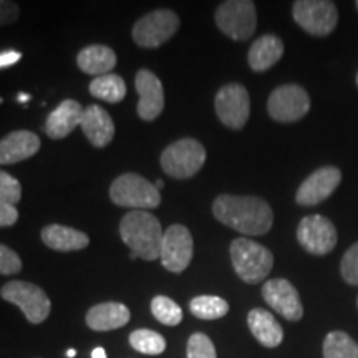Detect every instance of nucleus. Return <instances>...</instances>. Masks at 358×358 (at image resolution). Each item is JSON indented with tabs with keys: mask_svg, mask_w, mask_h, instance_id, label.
I'll return each instance as SVG.
<instances>
[{
	"mask_svg": "<svg viewBox=\"0 0 358 358\" xmlns=\"http://www.w3.org/2000/svg\"><path fill=\"white\" fill-rule=\"evenodd\" d=\"M213 214L219 222L245 236H264L274 224V213L257 196L221 194L213 203Z\"/></svg>",
	"mask_w": 358,
	"mask_h": 358,
	"instance_id": "f257e3e1",
	"label": "nucleus"
},
{
	"mask_svg": "<svg viewBox=\"0 0 358 358\" xmlns=\"http://www.w3.org/2000/svg\"><path fill=\"white\" fill-rule=\"evenodd\" d=\"M120 236L131 252L143 261H156L161 256L164 232L158 217L146 211H129L120 222Z\"/></svg>",
	"mask_w": 358,
	"mask_h": 358,
	"instance_id": "f03ea898",
	"label": "nucleus"
},
{
	"mask_svg": "<svg viewBox=\"0 0 358 358\" xmlns=\"http://www.w3.org/2000/svg\"><path fill=\"white\" fill-rule=\"evenodd\" d=\"M231 261L236 274L248 284L262 282L274 267V256L271 250L248 237L232 241Z\"/></svg>",
	"mask_w": 358,
	"mask_h": 358,
	"instance_id": "7ed1b4c3",
	"label": "nucleus"
},
{
	"mask_svg": "<svg viewBox=\"0 0 358 358\" xmlns=\"http://www.w3.org/2000/svg\"><path fill=\"white\" fill-rule=\"evenodd\" d=\"M110 199L120 208L133 211L155 209L161 204V194L156 186L136 173H124L116 178L110 186Z\"/></svg>",
	"mask_w": 358,
	"mask_h": 358,
	"instance_id": "20e7f679",
	"label": "nucleus"
},
{
	"mask_svg": "<svg viewBox=\"0 0 358 358\" xmlns=\"http://www.w3.org/2000/svg\"><path fill=\"white\" fill-rule=\"evenodd\" d=\"M163 171L174 179H189L206 163V150L198 140L182 138L164 148L159 158Z\"/></svg>",
	"mask_w": 358,
	"mask_h": 358,
	"instance_id": "39448f33",
	"label": "nucleus"
},
{
	"mask_svg": "<svg viewBox=\"0 0 358 358\" xmlns=\"http://www.w3.org/2000/svg\"><path fill=\"white\" fill-rule=\"evenodd\" d=\"M0 297L6 302L17 306L25 315L30 324L37 325L47 320L50 315L52 302L43 289L32 282L25 280H10L2 285Z\"/></svg>",
	"mask_w": 358,
	"mask_h": 358,
	"instance_id": "423d86ee",
	"label": "nucleus"
},
{
	"mask_svg": "<svg viewBox=\"0 0 358 358\" xmlns=\"http://www.w3.org/2000/svg\"><path fill=\"white\" fill-rule=\"evenodd\" d=\"M216 25L224 35L244 42L252 37L257 27L256 6L250 0H227L222 2L216 10Z\"/></svg>",
	"mask_w": 358,
	"mask_h": 358,
	"instance_id": "0eeeda50",
	"label": "nucleus"
},
{
	"mask_svg": "<svg viewBox=\"0 0 358 358\" xmlns=\"http://www.w3.org/2000/svg\"><path fill=\"white\" fill-rule=\"evenodd\" d=\"M179 29V17L176 12L168 8H159L143 15L133 25V40L138 47L158 48L166 43Z\"/></svg>",
	"mask_w": 358,
	"mask_h": 358,
	"instance_id": "6e6552de",
	"label": "nucleus"
},
{
	"mask_svg": "<svg viewBox=\"0 0 358 358\" xmlns=\"http://www.w3.org/2000/svg\"><path fill=\"white\" fill-rule=\"evenodd\" d=\"M294 20L307 34L325 37L332 34L338 22V10L329 0H297L292 7Z\"/></svg>",
	"mask_w": 358,
	"mask_h": 358,
	"instance_id": "1a4fd4ad",
	"label": "nucleus"
},
{
	"mask_svg": "<svg viewBox=\"0 0 358 358\" xmlns=\"http://www.w3.org/2000/svg\"><path fill=\"white\" fill-rule=\"evenodd\" d=\"M214 108L224 127L243 129L250 115L249 92L241 83H229L216 93Z\"/></svg>",
	"mask_w": 358,
	"mask_h": 358,
	"instance_id": "9d476101",
	"label": "nucleus"
},
{
	"mask_svg": "<svg viewBox=\"0 0 358 358\" xmlns=\"http://www.w3.org/2000/svg\"><path fill=\"white\" fill-rule=\"evenodd\" d=\"M310 110L308 93L299 85H282L271 93L267 111L279 123H294L302 120Z\"/></svg>",
	"mask_w": 358,
	"mask_h": 358,
	"instance_id": "9b49d317",
	"label": "nucleus"
},
{
	"mask_svg": "<svg viewBox=\"0 0 358 358\" xmlns=\"http://www.w3.org/2000/svg\"><path fill=\"white\" fill-rule=\"evenodd\" d=\"M194 243L189 229L182 224H173L164 231L163 244H161L159 261L164 268L173 274H181L191 264Z\"/></svg>",
	"mask_w": 358,
	"mask_h": 358,
	"instance_id": "f8f14e48",
	"label": "nucleus"
},
{
	"mask_svg": "<svg viewBox=\"0 0 358 358\" xmlns=\"http://www.w3.org/2000/svg\"><path fill=\"white\" fill-rule=\"evenodd\" d=\"M297 239L307 252L313 256H325L337 245L338 234L330 219L320 214L306 216L299 222Z\"/></svg>",
	"mask_w": 358,
	"mask_h": 358,
	"instance_id": "ddd939ff",
	"label": "nucleus"
},
{
	"mask_svg": "<svg viewBox=\"0 0 358 358\" xmlns=\"http://www.w3.org/2000/svg\"><path fill=\"white\" fill-rule=\"evenodd\" d=\"M262 297L272 310L287 319L299 322L303 317V307L297 289L285 279H271L264 284Z\"/></svg>",
	"mask_w": 358,
	"mask_h": 358,
	"instance_id": "4468645a",
	"label": "nucleus"
},
{
	"mask_svg": "<svg viewBox=\"0 0 358 358\" xmlns=\"http://www.w3.org/2000/svg\"><path fill=\"white\" fill-rule=\"evenodd\" d=\"M138 96V116L145 122H153L163 113L164 108V90L161 80L151 70L141 69L134 78Z\"/></svg>",
	"mask_w": 358,
	"mask_h": 358,
	"instance_id": "2eb2a0df",
	"label": "nucleus"
},
{
	"mask_svg": "<svg viewBox=\"0 0 358 358\" xmlns=\"http://www.w3.org/2000/svg\"><path fill=\"white\" fill-rule=\"evenodd\" d=\"M342 181V171L335 166H325L313 171L295 194V201L301 206H315L330 198Z\"/></svg>",
	"mask_w": 358,
	"mask_h": 358,
	"instance_id": "dca6fc26",
	"label": "nucleus"
},
{
	"mask_svg": "<svg viewBox=\"0 0 358 358\" xmlns=\"http://www.w3.org/2000/svg\"><path fill=\"white\" fill-rule=\"evenodd\" d=\"M40 150V138L27 129H17L0 140V164H15L32 158Z\"/></svg>",
	"mask_w": 358,
	"mask_h": 358,
	"instance_id": "f3484780",
	"label": "nucleus"
},
{
	"mask_svg": "<svg viewBox=\"0 0 358 358\" xmlns=\"http://www.w3.org/2000/svg\"><path fill=\"white\" fill-rule=\"evenodd\" d=\"M80 128L88 138L90 145L95 148L108 146L115 138V123L111 116L100 105H90L85 108Z\"/></svg>",
	"mask_w": 358,
	"mask_h": 358,
	"instance_id": "a211bd4d",
	"label": "nucleus"
},
{
	"mask_svg": "<svg viewBox=\"0 0 358 358\" xmlns=\"http://www.w3.org/2000/svg\"><path fill=\"white\" fill-rule=\"evenodd\" d=\"M83 111L85 110L78 101L64 100L48 115L43 131L52 140H64L75 128L80 127Z\"/></svg>",
	"mask_w": 358,
	"mask_h": 358,
	"instance_id": "6ab92c4d",
	"label": "nucleus"
},
{
	"mask_svg": "<svg viewBox=\"0 0 358 358\" xmlns=\"http://www.w3.org/2000/svg\"><path fill=\"white\" fill-rule=\"evenodd\" d=\"M131 319V312L124 303L103 302L93 306L87 312V325L95 332H110V330L122 329Z\"/></svg>",
	"mask_w": 358,
	"mask_h": 358,
	"instance_id": "aec40b11",
	"label": "nucleus"
},
{
	"mask_svg": "<svg viewBox=\"0 0 358 358\" xmlns=\"http://www.w3.org/2000/svg\"><path fill=\"white\" fill-rule=\"evenodd\" d=\"M43 244L47 248L58 252H73V250H82L88 248L90 237L85 232L75 229V227L62 226V224H50L45 226L42 232Z\"/></svg>",
	"mask_w": 358,
	"mask_h": 358,
	"instance_id": "412c9836",
	"label": "nucleus"
},
{
	"mask_svg": "<svg viewBox=\"0 0 358 358\" xmlns=\"http://www.w3.org/2000/svg\"><path fill=\"white\" fill-rule=\"evenodd\" d=\"M284 55V42L277 35L267 34L250 45L248 55L249 66L257 73L272 69Z\"/></svg>",
	"mask_w": 358,
	"mask_h": 358,
	"instance_id": "4be33fe9",
	"label": "nucleus"
},
{
	"mask_svg": "<svg viewBox=\"0 0 358 358\" xmlns=\"http://www.w3.org/2000/svg\"><path fill=\"white\" fill-rule=\"evenodd\" d=\"M248 325L261 345L267 348L279 347L284 340V330L275 317L264 308H252L248 315Z\"/></svg>",
	"mask_w": 358,
	"mask_h": 358,
	"instance_id": "5701e85b",
	"label": "nucleus"
},
{
	"mask_svg": "<svg viewBox=\"0 0 358 358\" xmlns=\"http://www.w3.org/2000/svg\"><path fill=\"white\" fill-rule=\"evenodd\" d=\"M116 62V53L106 45H88L77 55L78 69L87 75H95V78L115 70Z\"/></svg>",
	"mask_w": 358,
	"mask_h": 358,
	"instance_id": "b1692460",
	"label": "nucleus"
},
{
	"mask_svg": "<svg viewBox=\"0 0 358 358\" xmlns=\"http://www.w3.org/2000/svg\"><path fill=\"white\" fill-rule=\"evenodd\" d=\"M90 93L106 103H120L127 96V83L120 75L108 73L92 80Z\"/></svg>",
	"mask_w": 358,
	"mask_h": 358,
	"instance_id": "393cba45",
	"label": "nucleus"
},
{
	"mask_svg": "<svg viewBox=\"0 0 358 358\" xmlns=\"http://www.w3.org/2000/svg\"><path fill=\"white\" fill-rule=\"evenodd\" d=\"M189 310L201 320H217L227 315L229 303L216 295H199L189 302Z\"/></svg>",
	"mask_w": 358,
	"mask_h": 358,
	"instance_id": "a878e982",
	"label": "nucleus"
},
{
	"mask_svg": "<svg viewBox=\"0 0 358 358\" xmlns=\"http://www.w3.org/2000/svg\"><path fill=\"white\" fill-rule=\"evenodd\" d=\"M324 358H358V345L345 332H330L324 340Z\"/></svg>",
	"mask_w": 358,
	"mask_h": 358,
	"instance_id": "bb28decb",
	"label": "nucleus"
},
{
	"mask_svg": "<svg viewBox=\"0 0 358 358\" xmlns=\"http://www.w3.org/2000/svg\"><path fill=\"white\" fill-rule=\"evenodd\" d=\"M129 345L145 355H161L166 350V340L155 330L138 329L129 335Z\"/></svg>",
	"mask_w": 358,
	"mask_h": 358,
	"instance_id": "cd10ccee",
	"label": "nucleus"
},
{
	"mask_svg": "<svg viewBox=\"0 0 358 358\" xmlns=\"http://www.w3.org/2000/svg\"><path fill=\"white\" fill-rule=\"evenodd\" d=\"M151 313L156 320L168 327H176L182 322L181 307L166 295H156L151 301Z\"/></svg>",
	"mask_w": 358,
	"mask_h": 358,
	"instance_id": "c85d7f7f",
	"label": "nucleus"
},
{
	"mask_svg": "<svg viewBox=\"0 0 358 358\" xmlns=\"http://www.w3.org/2000/svg\"><path fill=\"white\" fill-rule=\"evenodd\" d=\"M187 358H217L211 338L204 334H192L187 340Z\"/></svg>",
	"mask_w": 358,
	"mask_h": 358,
	"instance_id": "c756f323",
	"label": "nucleus"
},
{
	"mask_svg": "<svg viewBox=\"0 0 358 358\" xmlns=\"http://www.w3.org/2000/svg\"><path fill=\"white\" fill-rule=\"evenodd\" d=\"M22 199V186L19 179L0 169V201L12 206L19 204Z\"/></svg>",
	"mask_w": 358,
	"mask_h": 358,
	"instance_id": "7c9ffc66",
	"label": "nucleus"
},
{
	"mask_svg": "<svg viewBox=\"0 0 358 358\" xmlns=\"http://www.w3.org/2000/svg\"><path fill=\"white\" fill-rule=\"evenodd\" d=\"M340 272H342L343 280L350 285H358V243L345 252L340 264Z\"/></svg>",
	"mask_w": 358,
	"mask_h": 358,
	"instance_id": "2f4dec72",
	"label": "nucleus"
},
{
	"mask_svg": "<svg viewBox=\"0 0 358 358\" xmlns=\"http://www.w3.org/2000/svg\"><path fill=\"white\" fill-rule=\"evenodd\" d=\"M22 271V259L8 245L0 244V275H15Z\"/></svg>",
	"mask_w": 358,
	"mask_h": 358,
	"instance_id": "473e14b6",
	"label": "nucleus"
},
{
	"mask_svg": "<svg viewBox=\"0 0 358 358\" xmlns=\"http://www.w3.org/2000/svg\"><path fill=\"white\" fill-rule=\"evenodd\" d=\"M20 8L15 2L10 0H0V27L10 25L19 20Z\"/></svg>",
	"mask_w": 358,
	"mask_h": 358,
	"instance_id": "72a5a7b5",
	"label": "nucleus"
},
{
	"mask_svg": "<svg viewBox=\"0 0 358 358\" xmlns=\"http://www.w3.org/2000/svg\"><path fill=\"white\" fill-rule=\"evenodd\" d=\"M19 221V211L15 206L0 201V227H10Z\"/></svg>",
	"mask_w": 358,
	"mask_h": 358,
	"instance_id": "f704fd0d",
	"label": "nucleus"
},
{
	"mask_svg": "<svg viewBox=\"0 0 358 358\" xmlns=\"http://www.w3.org/2000/svg\"><path fill=\"white\" fill-rule=\"evenodd\" d=\"M20 58H22L20 52L12 50V48H8V50H2L0 52V70L15 65Z\"/></svg>",
	"mask_w": 358,
	"mask_h": 358,
	"instance_id": "c9c22d12",
	"label": "nucleus"
},
{
	"mask_svg": "<svg viewBox=\"0 0 358 358\" xmlns=\"http://www.w3.org/2000/svg\"><path fill=\"white\" fill-rule=\"evenodd\" d=\"M92 358H106V352H105V348H101V347L95 348V350L92 352Z\"/></svg>",
	"mask_w": 358,
	"mask_h": 358,
	"instance_id": "e433bc0d",
	"label": "nucleus"
},
{
	"mask_svg": "<svg viewBox=\"0 0 358 358\" xmlns=\"http://www.w3.org/2000/svg\"><path fill=\"white\" fill-rule=\"evenodd\" d=\"M66 357H69V358H73V357H77V350H73V348H70V350L66 352Z\"/></svg>",
	"mask_w": 358,
	"mask_h": 358,
	"instance_id": "4c0bfd02",
	"label": "nucleus"
},
{
	"mask_svg": "<svg viewBox=\"0 0 358 358\" xmlns=\"http://www.w3.org/2000/svg\"><path fill=\"white\" fill-rule=\"evenodd\" d=\"M29 95H22V93H20V95H19V101L20 103H25V101H29Z\"/></svg>",
	"mask_w": 358,
	"mask_h": 358,
	"instance_id": "58836bf2",
	"label": "nucleus"
},
{
	"mask_svg": "<svg viewBox=\"0 0 358 358\" xmlns=\"http://www.w3.org/2000/svg\"><path fill=\"white\" fill-rule=\"evenodd\" d=\"M155 186H156V189H158V191H159V189H161V187H163V186H164V182H163V181H161V179H158V181H156V185H155Z\"/></svg>",
	"mask_w": 358,
	"mask_h": 358,
	"instance_id": "ea45409f",
	"label": "nucleus"
},
{
	"mask_svg": "<svg viewBox=\"0 0 358 358\" xmlns=\"http://www.w3.org/2000/svg\"><path fill=\"white\" fill-rule=\"evenodd\" d=\"M129 259H133V261H134V259H138V256L134 252H131V254H129Z\"/></svg>",
	"mask_w": 358,
	"mask_h": 358,
	"instance_id": "a19ab883",
	"label": "nucleus"
},
{
	"mask_svg": "<svg viewBox=\"0 0 358 358\" xmlns=\"http://www.w3.org/2000/svg\"><path fill=\"white\" fill-rule=\"evenodd\" d=\"M357 87H358V73H357Z\"/></svg>",
	"mask_w": 358,
	"mask_h": 358,
	"instance_id": "79ce46f5",
	"label": "nucleus"
},
{
	"mask_svg": "<svg viewBox=\"0 0 358 358\" xmlns=\"http://www.w3.org/2000/svg\"><path fill=\"white\" fill-rule=\"evenodd\" d=\"M357 10H358V2H357Z\"/></svg>",
	"mask_w": 358,
	"mask_h": 358,
	"instance_id": "37998d69",
	"label": "nucleus"
},
{
	"mask_svg": "<svg viewBox=\"0 0 358 358\" xmlns=\"http://www.w3.org/2000/svg\"><path fill=\"white\" fill-rule=\"evenodd\" d=\"M357 306H358V301H357Z\"/></svg>",
	"mask_w": 358,
	"mask_h": 358,
	"instance_id": "c03bdc74",
	"label": "nucleus"
}]
</instances>
